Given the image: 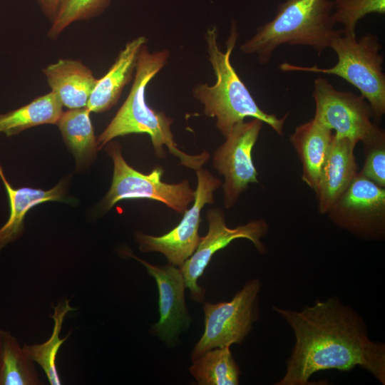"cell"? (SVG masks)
I'll return each mask as SVG.
<instances>
[{"label":"cell","instance_id":"8","mask_svg":"<svg viewBox=\"0 0 385 385\" xmlns=\"http://www.w3.org/2000/svg\"><path fill=\"white\" fill-rule=\"evenodd\" d=\"M337 227L364 240L385 235V188L359 172L327 212Z\"/></svg>","mask_w":385,"mask_h":385},{"label":"cell","instance_id":"4","mask_svg":"<svg viewBox=\"0 0 385 385\" xmlns=\"http://www.w3.org/2000/svg\"><path fill=\"white\" fill-rule=\"evenodd\" d=\"M333 7L331 0H286L278 5L274 17L259 26L240 49L245 54H256L262 64L285 44L309 46L320 55L342 33L334 29Z\"/></svg>","mask_w":385,"mask_h":385},{"label":"cell","instance_id":"14","mask_svg":"<svg viewBox=\"0 0 385 385\" xmlns=\"http://www.w3.org/2000/svg\"><path fill=\"white\" fill-rule=\"evenodd\" d=\"M356 145L347 138L333 135L314 192L320 214H327L359 173Z\"/></svg>","mask_w":385,"mask_h":385},{"label":"cell","instance_id":"10","mask_svg":"<svg viewBox=\"0 0 385 385\" xmlns=\"http://www.w3.org/2000/svg\"><path fill=\"white\" fill-rule=\"evenodd\" d=\"M263 123L252 118L236 124L213 153L212 165L224 177L222 188L226 208L236 204L249 184L259 183L252 151Z\"/></svg>","mask_w":385,"mask_h":385},{"label":"cell","instance_id":"16","mask_svg":"<svg viewBox=\"0 0 385 385\" xmlns=\"http://www.w3.org/2000/svg\"><path fill=\"white\" fill-rule=\"evenodd\" d=\"M146 42L145 36L128 42L106 74L98 79L86 106L91 113L105 112L118 102L123 88L133 77L140 50Z\"/></svg>","mask_w":385,"mask_h":385},{"label":"cell","instance_id":"28","mask_svg":"<svg viewBox=\"0 0 385 385\" xmlns=\"http://www.w3.org/2000/svg\"><path fill=\"white\" fill-rule=\"evenodd\" d=\"M2 350H3V330L0 329V368L1 365Z\"/></svg>","mask_w":385,"mask_h":385},{"label":"cell","instance_id":"23","mask_svg":"<svg viewBox=\"0 0 385 385\" xmlns=\"http://www.w3.org/2000/svg\"><path fill=\"white\" fill-rule=\"evenodd\" d=\"M51 317L53 320V332L50 338L41 344H24L23 348L26 353L44 371L48 381L51 385H61V380L56 368V355L61 345L69 337L71 332L63 339L60 338L63 322L66 315L75 310L70 306L69 300L64 299L53 307Z\"/></svg>","mask_w":385,"mask_h":385},{"label":"cell","instance_id":"2","mask_svg":"<svg viewBox=\"0 0 385 385\" xmlns=\"http://www.w3.org/2000/svg\"><path fill=\"white\" fill-rule=\"evenodd\" d=\"M170 53L167 50L150 53L146 43L139 52L135 75L130 91L117 113L97 138L98 150L113 138L131 133H147L151 138L155 155L159 159L166 157L164 146L177 157L180 164L195 171L210 158L203 151L198 155H189L180 150L171 131L173 119L163 111L150 108L145 101V89L149 82L166 65Z\"/></svg>","mask_w":385,"mask_h":385},{"label":"cell","instance_id":"6","mask_svg":"<svg viewBox=\"0 0 385 385\" xmlns=\"http://www.w3.org/2000/svg\"><path fill=\"white\" fill-rule=\"evenodd\" d=\"M108 143L106 151L113 163V175L110 190L103 202L105 210H109L123 200L150 199L184 214L195 196V190L190 187L188 180L178 183H164L161 180L164 173L161 167L155 168L149 174L140 173L125 162L119 143Z\"/></svg>","mask_w":385,"mask_h":385},{"label":"cell","instance_id":"18","mask_svg":"<svg viewBox=\"0 0 385 385\" xmlns=\"http://www.w3.org/2000/svg\"><path fill=\"white\" fill-rule=\"evenodd\" d=\"M0 177L5 185L10 205V215L0 228V251L18 238L24 229L26 214L33 207L47 201L63 200L64 188L59 183L48 190L31 188H14L6 179L0 165Z\"/></svg>","mask_w":385,"mask_h":385},{"label":"cell","instance_id":"13","mask_svg":"<svg viewBox=\"0 0 385 385\" xmlns=\"http://www.w3.org/2000/svg\"><path fill=\"white\" fill-rule=\"evenodd\" d=\"M123 253L142 263L149 274L154 277L159 292L160 319L152 330L165 342H174L178 334L190 322L185 302L186 287L180 267L169 263L164 266L153 265L129 251Z\"/></svg>","mask_w":385,"mask_h":385},{"label":"cell","instance_id":"21","mask_svg":"<svg viewBox=\"0 0 385 385\" xmlns=\"http://www.w3.org/2000/svg\"><path fill=\"white\" fill-rule=\"evenodd\" d=\"M190 372L200 385H237L240 369L230 346L210 349L192 360Z\"/></svg>","mask_w":385,"mask_h":385},{"label":"cell","instance_id":"22","mask_svg":"<svg viewBox=\"0 0 385 385\" xmlns=\"http://www.w3.org/2000/svg\"><path fill=\"white\" fill-rule=\"evenodd\" d=\"M34 361L10 332L3 330L0 385H41Z\"/></svg>","mask_w":385,"mask_h":385},{"label":"cell","instance_id":"7","mask_svg":"<svg viewBox=\"0 0 385 385\" xmlns=\"http://www.w3.org/2000/svg\"><path fill=\"white\" fill-rule=\"evenodd\" d=\"M259 279L248 280L229 302H205V330L192 351V361L206 351L240 344L259 316Z\"/></svg>","mask_w":385,"mask_h":385},{"label":"cell","instance_id":"9","mask_svg":"<svg viewBox=\"0 0 385 385\" xmlns=\"http://www.w3.org/2000/svg\"><path fill=\"white\" fill-rule=\"evenodd\" d=\"M197 188L192 206L185 212L180 223L169 232L153 236L142 232L135 233L141 252H158L165 255L169 264L180 267L197 248L201 237L198 230L200 212L207 204H214L213 192L222 185L221 180L202 167L195 170Z\"/></svg>","mask_w":385,"mask_h":385},{"label":"cell","instance_id":"1","mask_svg":"<svg viewBox=\"0 0 385 385\" xmlns=\"http://www.w3.org/2000/svg\"><path fill=\"white\" fill-rule=\"evenodd\" d=\"M292 329L295 343L286 371L276 385H309L320 371H349L356 366L385 384V344L372 341L363 318L337 297L301 311L273 306Z\"/></svg>","mask_w":385,"mask_h":385},{"label":"cell","instance_id":"24","mask_svg":"<svg viewBox=\"0 0 385 385\" xmlns=\"http://www.w3.org/2000/svg\"><path fill=\"white\" fill-rule=\"evenodd\" d=\"M111 0H59L48 36L56 39L70 24L101 14Z\"/></svg>","mask_w":385,"mask_h":385},{"label":"cell","instance_id":"27","mask_svg":"<svg viewBox=\"0 0 385 385\" xmlns=\"http://www.w3.org/2000/svg\"><path fill=\"white\" fill-rule=\"evenodd\" d=\"M59 0H37L43 14L51 21Z\"/></svg>","mask_w":385,"mask_h":385},{"label":"cell","instance_id":"19","mask_svg":"<svg viewBox=\"0 0 385 385\" xmlns=\"http://www.w3.org/2000/svg\"><path fill=\"white\" fill-rule=\"evenodd\" d=\"M62 108L57 96L51 91L19 108L0 114V133L11 136L34 126L56 124Z\"/></svg>","mask_w":385,"mask_h":385},{"label":"cell","instance_id":"17","mask_svg":"<svg viewBox=\"0 0 385 385\" xmlns=\"http://www.w3.org/2000/svg\"><path fill=\"white\" fill-rule=\"evenodd\" d=\"M333 135V131L312 118L297 126L289 136L301 162L302 180L314 192Z\"/></svg>","mask_w":385,"mask_h":385},{"label":"cell","instance_id":"26","mask_svg":"<svg viewBox=\"0 0 385 385\" xmlns=\"http://www.w3.org/2000/svg\"><path fill=\"white\" fill-rule=\"evenodd\" d=\"M333 19L335 24L344 26L343 34L356 35L357 22L367 14L385 13V0H336Z\"/></svg>","mask_w":385,"mask_h":385},{"label":"cell","instance_id":"5","mask_svg":"<svg viewBox=\"0 0 385 385\" xmlns=\"http://www.w3.org/2000/svg\"><path fill=\"white\" fill-rule=\"evenodd\" d=\"M337 56L331 68L302 66L287 62L279 68L283 71H307L339 76L357 88L369 103L373 116L380 120L385 113V75L384 56L377 36L366 34L359 38L343 34L335 36L329 44Z\"/></svg>","mask_w":385,"mask_h":385},{"label":"cell","instance_id":"15","mask_svg":"<svg viewBox=\"0 0 385 385\" xmlns=\"http://www.w3.org/2000/svg\"><path fill=\"white\" fill-rule=\"evenodd\" d=\"M51 92L68 109L86 107L98 79L80 61L60 59L43 69Z\"/></svg>","mask_w":385,"mask_h":385},{"label":"cell","instance_id":"25","mask_svg":"<svg viewBox=\"0 0 385 385\" xmlns=\"http://www.w3.org/2000/svg\"><path fill=\"white\" fill-rule=\"evenodd\" d=\"M364 163L359 173L378 185L385 188V132L376 123L365 138Z\"/></svg>","mask_w":385,"mask_h":385},{"label":"cell","instance_id":"20","mask_svg":"<svg viewBox=\"0 0 385 385\" xmlns=\"http://www.w3.org/2000/svg\"><path fill=\"white\" fill-rule=\"evenodd\" d=\"M90 113L86 107L69 109L62 113L56 123L78 168L89 163L98 150Z\"/></svg>","mask_w":385,"mask_h":385},{"label":"cell","instance_id":"12","mask_svg":"<svg viewBox=\"0 0 385 385\" xmlns=\"http://www.w3.org/2000/svg\"><path fill=\"white\" fill-rule=\"evenodd\" d=\"M312 96L315 103L313 118L338 138L357 144L374 124L371 120V108L361 95L339 91L326 78L318 77L314 80Z\"/></svg>","mask_w":385,"mask_h":385},{"label":"cell","instance_id":"3","mask_svg":"<svg viewBox=\"0 0 385 385\" xmlns=\"http://www.w3.org/2000/svg\"><path fill=\"white\" fill-rule=\"evenodd\" d=\"M237 38V25L232 21L226 41V51L223 52L217 45V28L207 29L205 34L207 50L216 82L212 86L197 85L192 95L203 105L204 114L216 118V127L224 137L247 117L262 120L277 134L282 135L289 113L279 118L261 109L231 64L230 56Z\"/></svg>","mask_w":385,"mask_h":385},{"label":"cell","instance_id":"11","mask_svg":"<svg viewBox=\"0 0 385 385\" xmlns=\"http://www.w3.org/2000/svg\"><path fill=\"white\" fill-rule=\"evenodd\" d=\"M208 231L200 241L192 255L180 267L185 287L190 292L191 298L198 302L204 300V291L198 285L197 280L218 250L227 246L236 239L251 241L261 254L267 249L261 241L268 232L269 225L262 220H253L235 228L228 227L225 214L220 208H210L207 211Z\"/></svg>","mask_w":385,"mask_h":385}]
</instances>
